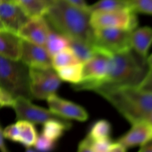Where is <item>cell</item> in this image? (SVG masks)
Returning a JSON list of instances; mask_svg holds the SVG:
<instances>
[{
  "label": "cell",
  "instance_id": "6da1fadb",
  "mask_svg": "<svg viewBox=\"0 0 152 152\" xmlns=\"http://www.w3.org/2000/svg\"><path fill=\"white\" fill-rule=\"evenodd\" d=\"M91 12L67 0H53L48 6L45 18L55 31L68 39L81 40L92 44L93 29Z\"/></svg>",
  "mask_w": 152,
  "mask_h": 152
},
{
  "label": "cell",
  "instance_id": "7a4b0ae2",
  "mask_svg": "<svg viewBox=\"0 0 152 152\" xmlns=\"http://www.w3.org/2000/svg\"><path fill=\"white\" fill-rule=\"evenodd\" d=\"M130 124L145 120L152 111V94L135 86L102 88L95 91Z\"/></svg>",
  "mask_w": 152,
  "mask_h": 152
},
{
  "label": "cell",
  "instance_id": "3957f363",
  "mask_svg": "<svg viewBox=\"0 0 152 152\" xmlns=\"http://www.w3.org/2000/svg\"><path fill=\"white\" fill-rule=\"evenodd\" d=\"M148 70L146 59L137 54L133 49L114 53L110 56L109 70L106 77L91 91L102 88L138 87Z\"/></svg>",
  "mask_w": 152,
  "mask_h": 152
},
{
  "label": "cell",
  "instance_id": "277c9868",
  "mask_svg": "<svg viewBox=\"0 0 152 152\" xmlns=\"http://www.w3.org/2000/svg\"><path fill=\"white\" fill-rule=\"evenodd\" d=\"M0 88L14 99L25 98L32 100L29 68L19 59L0 55Z\"/></svg>",
  "mask_w": 152,
  "mask_h": 152
},
{
  "label": "cell",
  "instance_id": "5b68a950",
  "mask_svg": "<svg viewBox=\"0 0 152 152\" xmlns=\"http://www.w3.org/2000/svg\"><path fill=\"white\" fill-rule=\"evenodd\" d=\"M132 31L113 28H94L92 45L98 51L106 54L126 51L132 48Z\"/></svg>",
  "mask_w": 152,
  "mask_h": 152
},
{
  "label": "cell",
  "instance_id": "8992f818",
  "mask_svg": "<svg viewBox=\"0 0 152 152\" xmlns=\"http://www.w3.org/2000/svg\"><path fill=\"white\" fill-rule=\"evenodd\" d=\"M138 24L137 13L132 7L91 13V25L93 28H113L134 31Z\"/></svg>",
  "mask_w": 152,
  "mask_h": 152
},
{
  "label": "cell",
  "instance_id": "52a82bcc",
  "mask_svg": "<svg viewBox=\"0 0 152 152\" xmlns=\"http://www.w3.org/2000/svg\"><path fill=\"white\" fill-rule=\"evenodd\" d=\"M110 56L102 52H98L91 59L83 63V80L79 84L74 85L75 91H90L100 84L108 73Z\"/></svg>",
  "mask_w": 152,
  "mask_h": 152
},
{
  "label": "cell",
  "instance_id": "ba28073f",
  "mask_svg": "<svg viewBox=\"0 0 152 152\" xmlns=\"http://www.w3.org/2000/svg\"><path fill=\"white\" fill-rule=\"evenodd\" d=\"M30 89L33 99L46 100L56 93L62 80L53 68H30Z\"/></svg>",
  "mask_w": 152,
  "mask_h": 152
},
{
  "label": "cell",
  "instance_id": "9c48e42d",
  "mask_svg": "<svg viewBox=\"0 0 152 152\" xmlns=\"http://www.w3.org/2000/svg\"><path fill=\"white\" fill-rule=\"evenodd\" d=\"M16 114V120H26L34 125H42L53 119H63L53 114L50 109L36 105L31 99L16 98L12 107Z\"/></svg>",
  "mask_w": 152,
  "mask_h": 152
},
{
  "label": "cell",
  "instance_id": "30bf717a",
  "mask_svg": "<svg viewBox=\"0 0 152 152\" xmlns=\"http://www.w3.org/2000/svg\"><path fill=\"white\" fill-rule=\"evenodd\" d=\"M48 108L53 114L65 120L85 122L89 115L86 109L81 105L58 96L52 94L46 99Z\"/></svg>",
  "mask_w": 152,
  "mask_h": 152
},
{
  "label": "cell",
  "instance_id": "8fae6325",
  "mask_svg": "<svg viewBox=\"0 0 152 152\" xmlns=\"http://www.w3.org/2000/svg\"><path fill=\"white\" fill-rule=\"evenodd\" d=\"M19 60L30 68H52L51 56L44 46L22 39Z\"/></svg>",
  "mask_w": 152,
  "mask_h": 152
},
{
  "label": "cell",
  "instance_id": "7c38bea8",
  "mask_svg": "<svg viewBox=\"0 0 152 152\" xmlns=\"http://www.w3.org/2000/svg\"><path fill=\"white\" fill-rule=\"evenodd\" d=\"M50 26L45 16L30 18L17 32L22 39L44 46L50 32Z\"/></svg>",
  "mask_w": 152,
  "mask_h": 152
},
{
  "label": "cell",
  "instance_id": "4fadbf2b",
  "mask_svg": "<svg viewBox=\"0 0 152 152\" xmlns=\"http://www.w3.org/2000/svg\"><path fill=\"white\" fill-rule=\"evenodd\" d=\"M30 16L14 1H1L0 19L4 28L17 34L19 28L30 19Z\"/></svg>",
  "mask_w": 152,
  "mask_h": 152
},
{
  "label": "cell",
  "instance_id": "5bb4252c",
  "mask_svg": "<svg viewBox=\"0 0 152 152\" xmlns=\"http://www.w3.org/2000/svg\"><path fill=\"white\" fill-rule=\"evenodd\" d=\"M131 125V129L117 140L126 150L141 146L152 138V125L147 120H140Z\"/></svg>",
  "mask_w": 152,
  "mask_h": 152
},
{
  "label": "cell",
  "instance_id": "9a60e30c",
  "mask_svg": "<svg viewBox=\"0 0 152 152\" xmlns=\"http://www.w3.org/2000/svg\"><path fill=\"white\" fill-rule=\"evenodd\" d=\"M22 39L7 29L0 30V55L12 59H19Z\"/></svg>",
  "mask_w": 152,
  "mask_h": 152
},
{
  "label": "cell",
  "instance_id": "2e32d148",
  "mask_svg": "<svg viewBox=\"0 0 152 152\" xmlns=\"http://www.w3.org/2000/svg\"><path fill=\"white\" fill-rule=\"evenodd\" d=\"M152 45V28L148 26L135 28L131 36L132 48L137 54L147 59Z\"/></svg>",
  "mask_w": 152,
  "mask_h": 152
},
{
  "label": "cell",
  "instance_id": "e0dca14e",
  "mask_svg": "<svg viewBox=\"0 0 152 152\" xmlns=\"http://www.w3.org/2000/svg\"><path fill=\"white\" fill-rule=\"evenodd\" d=\"M42 134L48 139L57 141L64 135L66 131L71 128V123L65 119H53L43 123Z\"/></svg>",
  "mask_w": 152,
  "mask_h": 152
},
{
  "label": "cell",
  "instance_id": "ac0fdd59",
  "mask_svg": "<svg viewBox=\"0 0 152 152\" xmlns=\"http://www.w3.org/2000/svg\"><path fill=\"white\" fill-rule=\"evenodd\" d=\"M83 63L72 64L56 69V72L62 81L71 83L72 86L79 84L83 80Z\"/></svg>",
  "mask_w": 152,
  "mask_h": 152
},
{
  "label": "cell",
  "instance_id": "d6986e66",
  "mask_svg": "<svg viewBox=\"0 0 152 152\" xmlns=\"http://www.w3.org/2000/svg\"><path fill=\"white\" fill-rule=\"evenodd\" d=\"M16 123L19 132V143L25 148H33L38 136L34 124L22 120H17Z\"/></svg>",
  "mask_w": 152,
  "mask_h": 152
},
{
  "label": "cell",
  "instance_id": "ffe728a7",
  "mask_svg": "<svg viewBox=\"0 0 152 152\" xmlns=\"http://www.w3.org/2000/svg\"><path fill=\"white\" fill-rule=\"evenodd\" d=\"M68 47H69V39L50 27V32L45 45V48L50 56H53Z\"/></svg>",
  "mask_w": 152,
  "mask_h": 152
},
{
  "label": "cell",
  "instance_id": "44dd1931",
  "mask_svg": "<svg viewBox=\"0 0 152 152\" xmlns=\"http://www.w3.org/2000/svg\"><path fill=\"white\" fill-rule=\"evenodd\" d=\"M69 47L82 63L86 62L99 52L91 43L74 39H69Z\"/></svg>",
  "mask_w": 152,
  "mask_h": 152
},
{
  "label": "cell",
  "instance_id": "7402d4cb",
  "mask_svg": "<svg viewBox=\"0 0 152 152\" xmlns=\"http://www.w3.org/2000/svg\"><path fill=\"white\" fill-rule=\"evenodd\" d=\"M31 18L44 16L48 5L42 0H13Z\"/></svg>",
  "mask_w": 152,
  "mask_h": 152
},
{
  "label": "cell",
  "instance_id": "603a6c76",
  "mask_svg": "<svg viewBox=\"0 0 152 152\" xmlns=\"http://www.w3.org/2000/svg\"><path fill=\"white\" fill-rule=\"evenodd\" d=\"M132 7L129 0H99L96 2L88 6L91 12L111 11Z\"/></svg>",
  "mask_w": 152,
  "mask_h": 152
},
{
  "label": "cell",
  "instance_id": "cb8c5ba5",
  "mask_svg": "<svg viewBox=\"0 0 152 152\" xmlns=\"http://www.w3.org/2000/svg\"><path fill=\"white\" fill-rule=\"evenodd\" d=\"M112 128L109 121L99 120L95 122L90 128L88 136L93 140L111 139Z\"/></svg>",
  "mask_w": 152,
  "mask_h": 152
},
{
  "label": "cell",
  "instance_id": "d4e9b609",
  "mask_svg": "<svg viewBox=\"0 0 152 152\" xmlns=\"http://www.w3.org/2000/svg\"><path fill=\"white\" fill-rule=\"evenodd\" d=\"M52 68L54 70L72 64L81 62L70 47L63 49L51 56Z\"/></svg>",
  "mask_w": 152,
  "mask_h": 152
},
{
  "label": "cell",
  "instance_id": "484cf974",
  "mask_svg": "<svg viewBox=\"0 0 152 152\" xmlns=\"http://www.w3.org/2000/svg\"><path fill=\"white\" fill-rule=\"evenodd\" d=\"M34 147L36 151L42 152L52 151L56 148V142L48 139L41 134L37 136Z\"/></svg>",
  "mask_w": 152,
  "mask_h": 152
},
{
  "label": "cell",
  "instance_id": "4316f807",
  "mask_svg": "<svg viewBox=\"0 0 152 152\" xmlns=\"http://www.w3.org/2000/svg\"><path fill=\"white\" fill-rule=\"evenodd\" d=\"M132 8L140 13L152 15V0H129Z\"/></svg>",
  "mask_w": 152,
  "mask_h": 152
},
{
  "label": "cell",
  "instance_id": "83f0119b",
  "mask_svg": "<svg viewBox=\"0 0 152 152\" xmlns=\"http://www.w3.org/2000/svg\"><path fill=\"white\" fill-rule=\"evenodd\" d=\"M3 134H4V137L5 139L19 143V132L16 123L9 125L7 127L4 128V129L3 130Z\"/></svg>",
  "mask_w": 152,
  "mask_h": 152
},
{
  "label": "cell",
  "instance_id": "f1b7e54d",
  "mask_svg": "<svg viewBox=\"0 0 152 152\" xmlns=\"http://www.w3.org/2000/svg\"><path fill=\"white\" fill-rule=\"evenodd\" d=\"M111 142L112 141L111 139L93 140L91 145V152H109Z\"/></svg>",
  "mask_w": 152,
  "mask_h": 152
},
{
  "label": "cell",
  "instance_id": "f546056e",
  "mask_svg": "<svg viewBox=\"0 0 152 152\" xmlns=\"http://www.w3.org/2000/svg\"><path fill=\"white\" fill-rule=\"evenodd\" d=\"M15 99L7 91L0 88V109L3 108H12Z\"/></svg>",
  "mask_w": 152,
  "mask_h": 152
},
{
  "label": "cell",
  "instance_id": "4dcf8cb0",
  "mask_svg": "<svg viewBox=\"0 0 152 152\" xmlns=\"http://www.w3.org/2000/svg\"><path fill=\"white\" fill-rule=\"evenodd\" d=\"M138 88L143 91L152 94V68H148L145 77Z\"/></svg>",
  "mask_w": 152,
  "mask_h": 152
},
{
  "label": "cell",
  "instance_id": "1f68e13d",
  "mask_svg": "<svg viewBox=\"0 0 152 152\" xmlns=\"http://www.w3.org/2000/svg\"><path fill=\"white\" fill-rule=\"evenodd\" d=\"M127 150L124 148V146L121 145L120 142H118L117 141L116 142H111V145H110L109 148V152H125Z\"/></svg>",
  "mask_w": 152,
  "mask_h": 152
},
{
  "label": "cell",
  "instance_id": "d6a6232c",
  "mask_svg": "<svg viewBox=\"0 0 152 152\" xmlns=\"http://www.w3.org/2000/svg\"><path fill=\"white\" fill-rule=\"evenodd\" d=\"M140 152H152V138L140 146Z\"/></svg>",
  "mask_w": 152,
  "mask_h": 152
},
{
  "label": "cell",
  "instance_id": "836d02e7",
  "mask_svg": "<svg viewBox=\"0 0 152 152\" xmlns=\"http://www.w3.org/2000/svg\"><path fill=\"white\" fill-rule=\"evenodd\" d=\"M4 137L3 134V129H1V126H0V151L1 152H7V146H6L5 142H4Z\"/></svg>",
  "mask_w": 152,
  "mask_h": 152
},
{
  "label": "cell",
  "instance_id": "e575fe53",
  "mask_svg": "<svg viewBox=\"0 0 152 152\" xmlns=\"http://www.w3.org/2000/svg\"><path fill=\"white\" fill-rule=\"evenodd\" d=\"M67 1L82 8H88V6L86 0H67Z\"/></svg>",
  "mask_w": 152,
  "mask_h": 152
},
{
  "label": "cell",
  "instance_id": "d590c367",
  "mask_svg": "<svg viewBox=\"0 0 152 152\" xmlns=\"http://www.w3.org/2000/svg\"><path fill=\"white\" fill-rule=\"evenodd\" d=\"M146 62L148 68H152V53L150 56H148L146 59Z\"/></svg>",
  "mask_w": 152,
  "mask_h": 152
},
{
  "label": "cell",
  "instance_id": "8d00e7d4",
  "mask_svg": "<svg viewBox=\"0 0 152 152\" xmlns=\"http://www.w3.org/2000/svg\"><path fill=\"white\" fill-rule=\"evenodd\" d=\"M145 120H147V121H148V123H150L152 125V111H151V113H150L149 114H148V117H146V119H145Z\"/></svg>",
  "mask_w": 152,
  "mask_h": 152
},
{
  "label": "cell",
  "instance_id": "74e56055",
  "mask_svg": "<svg viewBox=\"0 0 152 152\" xmlns=\"http://www.w3.org/2000/svg\"><path fill=\"white\" fill-rule=\"evenodd\" d=\"M42 1H44L45 3H46V4H47L49 6V5H50V4H51L52 2H53V0H42Z\"/></svg>",
  "mask_w": 152,
  "mask_h": 152
},
{
  "label": "cell",
  "instance_id": "f35d334b",
  "mask_svg": "<svg viewBox=\"0 0 152 152\" xmlns=\"http://www.w3.org/2000/svg\"><path fill=\"white\" fill-rule=\"evenodd\" d=\"M3 29H6V28H4V25H3V23L1 22V19H0V30H3Z\"/></svg>",
  "mask_w": 152,
  "mask_h": 152
},
{
  "label": "cell",
  "instance_id": "ab89813d",
  "mask_svg": "<svg viewBox=\"0 0 152 152\" xmlns=\"http://www.w3.org/2000/svg\"><path fill=\"white\" fill-rule=\"evenodd\" d=\"M1 1H13V0H0Z\"/></svg>",
  "mask_w": 152,
  "mask_h": 152
},
{
  "label": "cell",
  "instance_id": "60d3db41",
  "mask_svg": "<svg viewBox=\"0 0 152 152\" xmlns=\"http://www.w3.org/2000/svg\"><path fill=\"white\" fill-rule=\"evenodd\" d=\"M1 1H0V4H1Z\"/></svg>",
  "mask_w": 152,
  "mask_h": 152
}]
</instances>
